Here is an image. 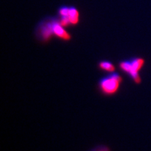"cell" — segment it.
Here are the masks:
<instances>
[{
	"label": "cell",
	"instance_id": "7a4b0ae2",
	"mask_svg": "<svg viewBox=\"0 0 151 151\" xmlns=\"http://www.w3.org/2000/svg\"><path fill=\"white\" fill-rule=\"evenodd\" d=\"M123 78L121 75L116 72L108 73L102 77L98 83V87L102 94L110 96L115 95L120 89Z\"/></svg>",
	"mask_w": 151,
	"mask_h": 151
},
{
	"label": "cell",
	"instance_id": "3957f363",
	"mask_svg": "<svg viewBox=\"0 0 151 151\" xmlns=\"http://www.w3.org/2000/svg\"><path fill=\"white\" fill-rule=\"evenodd\" d=\"M55 17L47 18L43 20L37 26L36 29V36L40 42L47 43L50 40L52 37L55 36L54 29Z\"/></svg>",
	"mask_w": 151,
	"mask_h": 151
},
{
	"label": "cell",
	"instance_id": "6da1fadb",
	"mask_svg": "<svg viewBox=\"0 0 151 151\" xmlns=\"http://www.w3.org/2000/svg\"><path fill=\"white\" fill-rule=\"evenodd\" d=\"M145 64V60L142 58L134 57L129 59L121 60L119 63V66L122 71L125 73L137 84L142 82L139 72L143 68Z\"/></svg>",
	"mask_w": 151,
	"mask_h": 151
},
{
	"label": "cell",
	"instance_id": "8992f818",
	"mask_svg": "<svg viewBox=\"0 0 151 151\" xmlns=\"http://www.w3.org/2000/svg\"><path fill=\"white\" fill-rule=\"evenodd\" d=\"M69 7L67 6H61L58 9V14L60 17L68 16Z\"/></svg>",
	"mask_w": 151,
	"mask_h": 151
},
{
	"label": "cell",
	"instance_id": "5b68a950",
	"mask_svg": "<svg viewBox=\"0 0 151 151\" xmlns=\"http://www.w3.org/2000/svg\"><path fill=\"white\" fill-rule=\"evenodd\" d=\"M98 67L99 69H100L103 71L107 72L108 73L115 72L116 68L115 65L111 62L107 60H102L98 63Z\"/></svg>",
	"mask_w": 151,
	"mask_h": 151
},
{
	"label": "cell",
	"instance_id": "ba28073f",
	"mask_svg": "<svg viewBox=\"0 0 151 151\" xmlns=\"http://www.w3.org/2000/svg\"><path fill=\"white\" fill-rule=\"evenodd\" d=\"M91 151H111L110 148L106 145H98Z\"/></svg>",
	"mask_w": 151,
	"mask_h": 151
},
{
	"label": "cell",
	"instance_id": "277c9868",
	"mask_svg": "<svg viewBox=\"0 0 151 151\" xmlns=\"http://www.w3.org/2000/svg\"><path fill=\"white\" fill-rule=\"evenodd\" d=\"M70 25L76 26L79 23L80 21V12L76 7L74 6H69V11L68 14Z\"/></svg>",
	"mask_w": 151,
	"mask_h": 151
},
{
	"label": "cell",
	"instance_id": "52a82bcc",
	"mask_svg": "<svg viewBox=\"0 0 151 151\" xmlns=\"http://www.w3.org/2000/svg\"><path fill=\"white\" fill-rule=\"evenodd\" d=\"M59 22H60V23L61 24V25H63L65 28L70 25V20H69V18L68 16L60 17Z\"/></svg>",
	"mask_w": 151,
	"mask_h": 151
}]
</instances>
